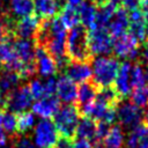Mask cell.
Instances as JSON below:
<instances>
[{
	"label": "cell",
	"mask_w": 148,
	"mask_h": 148,
	"mask_svg": "<svg viewBox=\"0 0 148 148\" xmlns=\"http://www.w3.org/2000/svg\"><path fill=\"white\" fill-rule=\"evenodd\" d=\"M66 56L71 61H90L88 29L79 24L72 29L66 37Z\"/></svg>",
	"instance_id": "6da1fadb"
},
{
	"label": "cell",
	"mask_w": 148,
	"mask_h": 148,
	"mask_svg": "<svg viewBox=\"0 0 148 148\" xmlns=\"http://www.w3.org/2000/svg\"><path fill=\"white\" fill-rule=\"evenodd\" d=\"M90 65L92 69L91 81L99 89L111 87L119 71V60L112 56H102L92 58Z\"/></svg>",
	"instance_id": "7a4b0ae2"
},
{
	"label": "cell",
	"mask_w": 148,
	"mask_h": 148,
	"mask_svg": "<svg viewBox=\"0 0 148 148\" xmlns=\"http://www.w3.org/2000/svg\"><path fill=\"white\" fill-rule=\"evenodd\" d=\"M80 120V112L75 105H62L53 117V124L60 136L73 139Z\"/></svg>",
	"instance_id": "3957f363"
},
{
	"label": "cell",
	"mask_w": 148,
	"mask_h": 148,
	"mask_svg": "<svg viewBox=\"0 0 148 148\" xmlns=\"http://www.w3.org/2000/svg\"><path fill=\"white\" fill-rule=\"evenodd\" d=\"M88 43L91 57L110 56L113 49V38L108 29L92 28L88 30Z\"/></svg>",
	"instance_id": "277c9868"
},
{
	"label": "cell",
	"mask_w": 148,
	"mask_h": 148,
	"mask_svg": "<svg viewBox=\"0 0 148 148\" xmlns=\"http://www.w3.org/2000/svg\"><path fill=\"white\" fill-rule=\"evenodd\" d=\"M116 113L119 126L128 132L142 124V110L131 103V101L120 99L116 106Z\"/></svg>",
	"instance_id": "5b68a950"
},
{
	"label": "cell",
	"mask_w": 148,
	"mask_h": 148,
	"mask_svg": "<svg viewBox=\"0 0 148 148\" xmlns=\"http://www.w3.org/2000/svg\"><path fill=\"white\" fill-rule=\"evenodd\" d=\"M59 139L56 125L50 119H40L34 130V143L37 148H54Z\"/></svg>",
	"instance_id": "8992f818"
},
{
	"label": "cell",
	"mask_w": 148,
	"mask_h": 148,
	"mask_svg": "<svg viewBox=\"0 0 148 148\" xmlns=\"http://www.w3.org/2000/svg\"><path fill=\"white\" fill-rule=\"evenodd\" d=\"M139 44L140 43L135 38H133L128 32H126L113 39L112 53L116 56L117 59H127V61L134 60L140 53Z\"/></svg>",
	"instance_id": "52a82bcc"
},
{
	"label": "cell",
	"mask_w": 148,
	"mask_h": 148,
	"mask_svg": "<svg viewBox=\"0 0 148 148\" xmlns=\"http://www.w3.org/2000/svg\"><path fill=\"white\" fill-rule=\"evenodd\" d=\"M32 96L28 86H18L7 96V111L22 113L32 105Z\"/></svg>",
	"instance_id": "ba28073f"
},
{
	"label": "cell",
	"mask_w": 148,
	"mask_h": 148,
	"mask_svg": "<svg viewBox=\"0 0 148 148\" xmlns=\"http://www.w3.org/2000/svg\"><path fill=\"white\" fill-rule=\"evenodd\" d=\"M65 76L72 80L74 83H84L92 79V69L90 61H71L66 66Z\"/></svg>",
	"instance_id": "9c48e42d"
},
{
	"label": "cell",
	"mask_w": 148,
	"mask_h": 148,
	"mask_svg": "<svg viewBox=\"0 0 148 148\" xmlns=\"http://www.w3.org/2000/svg\"><path fill=\"white\" fill-rule=\"evenodd\" d=\"M131 69H132V62L131 61H124L119 66L118 74L114 80V87L117 95L120 99H124L128 97L132 92V86H131Z\"/></svg>",
	"instance_id": "30bf717a"
},
{
	"label": "cell",
	"mask_w": 148,
	"mask_h": 148,
	"mask_svg": "<svg viewBox=\"0 0 148 148\" xmlns=\"http://www.w3.org/2000/svg\"><path fill=\"white\" fill-rule=\"evenodd\" d=\"M57 97L65 105H73L77 99V87L72 80L62 75L57 79Z\"/></svg>",
	"instance_id": "8fae6325"
},
{
	"label": "cell",
	"mask_w": 148,
	"mask_h": 148,
	"mask_svg": "<svg viewBox=\"0 0 148 148\" xmlns=\"http://www.w3.org/2000/svg\"><path fill=\"white\" fill-rule=\"evenodd\" d=\"M40 18L37 15H30L27 17L17 18L14 24V36L16 38L22 39H31L35 37L36 31L38 29Z\"/></svg>",
	"instance_id": "7c38bea8"
},
{
	"label": "cell",
	"mask_w": 148,
	"mask_h": 148,
	"mask_svg": "<svg viewBox=\"0 0 148 148\" xmlns=\"http://www.w3.org/2000/svg\"><path fill=\"white\" fill-rule=\"evenodd\" d=\"M35 64H36V72L40 76L51 77L58 72L56 60L40 46H36Z\"/></svg>",
	"instance_id": "4fadbf2b"
},
{
	"label": "cell",
	"mask_w": 148,
	"mask_h": 148,
	"mask_svg": "<svg viewBox=\"0 0 148 148\" xmlns=\"http://www.w3.org/2000/svg\"><path fill=\"white\" fill-rule=\"evenodd\" d=\"M59 109H60V101L56 95L45 96L36 101L31 105L32 113L39 116L42 119H50L51 117H54V114Z\"/></svg>",
	"instance_id": "5bb4252c"
},
{
	"label": "cell",
	"mask_w": 148,
	"mask_h": 148,
	"mask_svg": "<svg viewBox=\"0 0 148 148\" xmlns=\"http://www.w3.org/2000/svg\"><path fill=\"white\" fill-rule=\"evenodd\" d=\"M14 50L22 62V66H34L35 64V50L36 45L31 39H22V38H14L13 39ZM20 73V72H18Z\"/></svg>",
	"instance_id": "9a60e30c"
},
{
	"label": "cell",
	"mask_w": 148,
	"mask_h": 148,
	"mask_svg": "<svg viewBox=\"0 0 148 148\" xmlns=\"http://www.w3.org/2000/svg\"><path fill=\"white\" fill-rule=\"evenodd\" d=\"M128 21H130V25L127 32L139 43H143L147 39V34L145 25V14L142 13V10L136 9L131 12L128 15Z\"/></svg>",
	"instance_id": "2e32d148"
},
{
	"label": "cell",
	"mask_w": 148,
	"mask_h": 148,
	"mask_svg": "<svg viewBox=\"0 0 148 148\" xmlns=\"http://www.w3.org/2000/svg\"><path fill=\"white\" fill-rule=\"evenodd\" d=\"M130 25L128 21V13L123 9L121 7H117L109 25H108V31L111 35V37L114 39L124 34L127 32Z\"/></svg>",
	"instance_id": "e0dca14e"
},
{
	"label": "cell",
	"mask_w": 148,
	"mask_h": 148,
	"mask_svg": "<svg viewBox=\"0 0 148 148\" xmlns=\"http://www.w3.org/2000/svg\"><path fill=\"white\" fill-rule=\"evenodd\" d=\"M34 6L35 15L43 20L56 17L65 5H62L60 0H34Z\"/></svg>",
	"instance_id": "ac0fdd59"
},
{
	"label": "cell",
	"mask_w": 148,
	"mask_h": 148,
	"mask_svg": "<svg viewBox=\"0 0 148 148\" xmlns=\"http://www.w3.org/2000/svg\"><path fill=\"white\" fill-rule=\"evenodd\" d=\"M126 148H148V126L140 124L131 130L125 141Z\"/></svg>",
	"instance_id": "d6986e66"
},
{
	"label": "cell",
	"mask_w": 148,
	"mask_h": 148,
	"mask_svg": "<svg viewBox=\"0 0 148 148\" xmlns=\"http://www.w3.org/2000/svg\"><path fill=\"white\" fill-rule=\"evenodd\" d=\"M98 90L99 88L92 81L81 83L80 87L77 88V99H76V105H75L77 110L90 105L95 101Z\"/></svg>",
	"instance_id": "ffe728a7"
},
{
	"label": "cell",
	"mask_w": 148,
	"mask_h": 148,
	"mask_svg": "<svg viewBox=\"0 0 148 148\" xmlns=\"http://www.w3.org/2000/svg\"><path fill=\"white\" fill-rule=\"evenodd\" d=\"M21 77L17 73L0 67V95L8 96L13 90L18 87Z\"/></svg>",
	"instance_id": "44dd1931"
},
{
	"label": "cell",
	"mask_w": 148,
	"mask_h": 148,
	"mask_svg": "<svg viewBox=\"0 0 148 148\" xmlns=\"http://www.w3.org/2000/svg\"><path fill=\"white\" fill-rule=\"evenodd\" d=\"M74 138H81V139L88 140L89 142H91V145L97 143L96 142V121H94L88 117L80 118L75 130Z\"/></svg>",
	"instance_id": "7402d4cb"
},
{
	"label": "cell",
	"mask_w": 148,
	"mask_h": 148,
	"mask_svg": "<svg viewBox=\"0 0 148 148\" xmlns=\"http://www.w3.org/2000/svg\"><path fill=\"white\" fill-rule=\"evenodd\" d=\"M97 7L98 6L94 1H91V0H83V2L79 7H76L77 14H79V18H80V22H81V25H83L88 30L95 23Z\"/></svg>",
	"instance_id": "603a6c76"
},
{
	"label": "cell",
	"mask_w": 148,
	"mask_h": 148,
	"mask_svg": "<svg viewBox=\"0 0 148 148\" xmlns=\"http://www.w3.org/2000/svg\"><path fill=\"white\" fill-rule=\"evenodd\" d=\"M116 9H117V6L112 5L109 1H106L103 5H99L97 7L95 23H94V25L90 29H92V28H104V29H108V25H109L112 16H113Z\"/></svg>",
	"instance_id": "cb8c5ba5"
},
{
	"label": "cell",
	"mask_w": 148,
	"mask_h": 148,
	"mask_svg": "<svg viewBox=\"0 0 148 148\" xmlns=\"http://www.w3.org/2000/svg\"><path fill=\"white\" fill-rule=\"evenodd\" d=\"M125 135L124 130L119 126V124L111 126L108 135L103 140L104 148H124Z\"/></svg>",
	"instance_id": "d4e9b609"
},
{
	"label": "cell",
	"mask_w": 148,
	"mask_h": 148,
	"mask_svg": "<svg viewBox=\"0 0 148 148\" xmlns=\"http://www.w3.org/2000/svg\"><path fill=\"white\" fill-rule=\"evenodd\" d=\"M10 12L12 16L18 18L27 17L35 14L34 0H10Z\"/></svg>",
	"instance_id": "484cf974"
},
{
	"label": "cell",
	"mask_w": 148,
	"mask_h": 148,
	"mask_svg": "<svg viewBox=\"0 0 148 148\" xmlns=\"http://www.w3.org/2000/svg\"><path fill=\"white\" fill-rule=\"evenodd\" d=\"M59 20L64 24L66 29H72L80 24V18L77 14L76 7H72L69 5H65L59 13Z\"/></svg>",
	"instance_id": "4316f807"
},
{
	"label": "cell",
	"mask_w": 148,
	"mask_h": 148,
	"mask_svg": "<svg viewBox=\"0 0 148 148\" xmlns=\"http://www.w3.org/2000/svg\"><path fill=\"white\" fill-rule=\"evenodd\" d=\"M0 126L5 133L10 135V138H15L17 135V120L15 113H12L7 110L1 111Z\"/></svg>",
	"instance_id": "83f0119b"
},
{
	"label": "cell",
	"mask_w": 148,
	"mask_h": 148,
	"mask_svg": "<svg viewBox=\"0 0 148 148\" xmlns=\"http://www.w3.org/2000/svg\"><path fill=\"white\" fill-rule=\"evenodd\" d=\"M131 86H132V89L147 86L146 84V67L141 62H135L134 65H132Z\"/></svg>",
	"instance_id": "f1b7e54d"
},
{
	"label": "cell",
	"mask_w": 148,
	"mask_h": 148,
	"mask_svg": "<svg viewBox=\"0 0 148 148\" xmlns=\"http://www.w3.org/2000/svg\"><path fill=\"white\" fill-rule=\"evenodd\" d=\"M131 103H133L139 109H147L148 108V86H142L132 90L131 95Z\"/></svg>",
	"instance_id": "f546056e"
},
{
	"label": "cell",
	"mask_w": 148,
	"mask_h": 148,
	"mask_svg": "<svg viewBox=\"0 0 148 148\" xmlns=\"http://www.w3.org/2000/svg\"><path fill=\"white\" fill-rule=\"evenodd\" d=\"M16 120H17V132L25 133L34 127L36 118L32 112L24 111L22 113H18V116H16Z\"/></svg>",
	"instance_id": "4dcf8cb0"
},
{
	"label": "cell",
	"mask_w": 148,
	"mask_h": 148,
	"mask_svg": "<svg viewBox=\"0 0 148 148\" xmlns=\"http://www.w3.org/2000/svg\"><path fill=\"white\" fill-rule=\"evenodd\" d=\"M28 87H29V90H30V94H31L32 98L38 101V99L45 97V89H44L43 81H40V80H31Z\"/></svg>",
	"instance_id": "1f68e13d"
},
{
	"label": "cell",
	"mask_w": 148,
	"mask_h": 148,
	"mask_svg": "<svg viewBox=\"0 0 148 148\" xmlns=\"http://www.w3.org/2000/svg\"><path fill=\"white\" fill-rule=\"evenodd\" d=\"M111 128V125L104 121H98L96 124V142L99 143V141H103L104 138L108 135L109 131Z\"/></svg>",
	"instance_id": "d6a6232c"
},
{
	"label": "cell",
	"mask_w": 148,
	"mask_h": 148,
	"mask_svg": "<svg viewBox=\"0 0 148 148\" xmlns=\"http://www.w3.org/2000/svg\"><path fill=\"white\" fill-rule=\"evenodd\" d=\"M13 139H15V140H13V142L15 143L16 148H36L35 143L30 140L29 136H18V135H16Z\"/></svg>",
	"instance_id": "836d02e7"
},
{
	"label": "cell",
	"mask_w": 148,
	"mask_h": 148,
	"mask_svg": "<svg viewBox=\"0 0 148 148\" xmlns=\"http://www.w3.org/2000/svg\"><path fill=\"white\" fill-rule=\"evenodd\" d=\"M44 83V89H45V96H52L56 94L57 90V79L54 76L51 77H46L45 81H43Z\"/></svg>",
	"instance_id": "e575fe53"
},
{
	"label": "cell",
	"mask_w": 148,
	"mask_h": 148,
	"mask_svg": "<svg viewBox=\"0 0 148 148\" xmlns=\"http://www.w3.org/2000/svg\"><path fill=\"white\" fill-rule=\"evenodd\" d=\"M121 8L126 12H133L140 9V0H121Z\"/></svg>",
	"instance_id": "d590c367"
},
{
	"label": "cell",
	"mask_w": 148,
	"mask_h": 148,
	"mask_svg": "<svg viewBox=\"0 0 148 148\" xmlns=\"http://www.w3.org/2000/svg\"><path fill=\"white\" fill-rule=\"evenodd\" d=\"M72 146L73 148H91L92 145L88 140L81 139V138H73L72 139Z\"/></svg>",
	"instance_id": "8d00e7d4"
},
{
	"label": "cell",
	"mask_w": 148,
	"mask_h": 148,
	"mask_svg": "<svg viewBox=\"0 0 148 148\" xmlns=\"http://www.w3.org/2000/svg\"><path fill=\"white\" fill-rule=\"evenodd\" d=\"M54 148H73V146H72V139H67V138L60 136L58 139Z\"/></svg>",
	"instance_id": "74e56055"
},
{
	"label": "cell",
	"mask_w": 148,
	"mask_h": 148,
	"mask_svg": "<svg viewBox=\"0 0 148 148\" xmlns=\"http://www.w3.org/2000/svg\"><path fill=\"white\" fill-rule=\"evenodd\" d=\"M141 56L146 62H148V38L143 42V46L141 50Z\"/></svg>",
	"instance_id": "f35d334b"
},
{
	"label": "cell",
	"mask_w": 148,
	"mask_h": 148,
	"mask_svg": "<svg viewBox=\"0 0 148 148\" xmlns=\"http://www.w3.org/2000/svg\"><path fill=\"white\" fill-rule=\"evenodd\" d=\"M7 142V136H6V133L3 132V130L1 128L0 126V148H2Z\"/></svg>",
	"instance_id": "ab89813d"
},
{
	"label": "cell",
	"mask_w": 148,
	"mask_h": 148,
	"mask_svg": "<svg viewBox=\"0 0 148 148\" xmlns=\"http://www.w3.org/2000/svg\"><path fill=\"white\" fill-rule=\"evenodd\" d=\"M66 2L72 7H79L83 2V0H66Z\"/></svg>",
	"instance_id": "60d3db41"
},
{
	"label": "cell",
	"mask_w": 148,
	"mask_h": 148,
	"mask_svg": "<svg viewBox=\"0 0 148 148\" xmlns=\"http://www.w3.org/2000/svg\"><path fill=\"white\" fill-rule=\"evenodd\" d=\"M142 124L148 126V108L145 111H142Z\"/></svg>",
	"instance_id": "b9f144b4"
},
{
	"label": "cell",
	"mask_w": 148,
	"mask_h": 148,
	"mask_svg": "<svg viewBox=\"0 0 148 148\" xmlns=\"http://www.w3.org/2000/svg\"><path fill=\"white\" fill-rule=\"evenodd\" d=\"M145 14V25H146V34H147V38H148V10L147 12H142Z\"/></svg>",
	"instance_id": "7bdbcfd3"
},
{
	"label": "cell",
	"mask_w": 148,
	"mask_h": 148,
	"mask_svg": "<svg viewBox=\"0 0 148 148\" xmlns=\"http://www.w3.org/2000/svg\"><path fill=\"white\" fill-rule=\"evenodd\" d=\"M91 1H94L97 6H99V5H103V3H105L108 0H91Z\"/></svg>",
	"instance_id": "ee69618b"
},
{
	"label": "cell",
	"mask_w": 148,
	"mask_h": 148,
	"mask_svg": "<svg viewBox=\"0 0 148 148\" xmlns=\"http://www.w3.org/2000/svg\"><path fill=\"white\" fill-rule=\"evenodd\" d=\"M108 1H109V2H111V3H112V5H114V6H118V5L120 3V1H121V0H108Z\"/></svg>",
	"instance_id": "f6af8a7d"
},
{
	"label": "cell",
	"mask_w": 148,
	"mask_h": 148,
	"mask_svg": "<svg viewBox=\"0 0 148 148\" xmlns=\"http://www.w3.org/2000/svg\"><path fill=\"white\" fill-rule=\"evenodd\" d=\"M6 12H7V10L3 9V6H2V3H1V1H0V16H1L3 13H6Z\"/></svg>",
	"instance_id": "bcb514c9"
},
{
	"label": "cell",
	"mask_w": 148,
	"mask_h": 148,
	"mask_svg": "<svg viewBox=\"0 0 148 148\" xmlns=\"http://www.w3.org/2000/svg\"><path fill=\"white\" fill-rule=\"evenodd\" d=\"M91 148H104L101 143H95V145H92V147Z\"/></svg>",
	"instance_id": "7dc6e473"
},
{
	"label": "cell",
	"mask_w": 148,
	"mask_h": 148,
	"mask_svg": "<svg viewBox=\"0 0 148 148\" xmlns=\"http://www.w3.org/2000/svg\"><path fill=\"white\" fill-rule=\"evenodd\" d=\"M10 148H14V147H10Z\"/></svg>",
	"instance_id": "c3c4849f"
}]
</instances>
